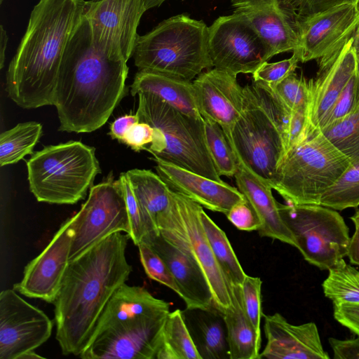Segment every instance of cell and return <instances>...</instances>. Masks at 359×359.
<instances>
[{
    "label": "cell",
    "mask_w": 359,
    "mask_h": 359,
    "mask_svg": "<svg viewBox=\"0 0 359 359\" xmlns=\"http://www.w3.org/2000/svg\"><path fill=\"white\" fill-rule=\"evenodd\" d=\"M321 132L351 161L359 158V109L343 121Z\"/></svg>",
    "instance_id": "36"
},
{
    "label": "cell",
    "mask_w": 359,
    "mask_h": 359,
    "mask_svg": "<svg viewBox=\"0 0 359 359\" xmlns=\"http://www.w3.org/2000/svg\"><path fill=\"white\" fill-rule=\"evenodd\" d=\"M128 67L97 48L83 15L65 49L53 105L59 130L91 133L103 126L126 93Z\"/></svg>",
    "instance_id": "2"
},
{
    "label": "cell",
    "mask_w": 359,
    "mask_h": 359,
    "mask_svg": "<svg viewBox=\"0 0 359 359\" xmlns=\"http://www.w3.org/2000/svg\"><path fill=\"white\" fill-rule=\"evenodd\" d=\"M34 358H43V357L36 354L35 351H30L24 354L20 359H34Z\"/></svg>",
    "instance_id": "52"
},
{
    "label": "cell",
    "mask_w": 359,
    "mask_h": 359,
    "mask_svg": "<svg viewBox=\"0 0 359 359\" xmlns=\"http://www.w3.org/2000/svg\"><path fill=\"white\" fill-rule=\"evenodd\" d=\"M85 0H39L6 73L8 97L23 109L53 105L67 44L83 15Z\"/></svg>",
    "instance_id": "3"
},
{
    "label": "cell",
    "mask_w": 359,
    "mask_h": 359,
    "mask_svg": "<svg viewBox=\"0 0 359 359\" xmlns=\"http://www.w3.org/2000/svg\"><path fill=\"white\" fill-rule=\"evenodd\" d=\"M243 111L226 133L237 157L272 187L278 166L285 154L282 135L260 107L250 90L244 87Z\"/></svg>",
    "instance_id": "11"
},
{
    "label": "cell",
    "mask_w": 359,
    "mask_h": 359,
    "mask_svg": "<svg viewBox=\"0 0 359 359\" xmlns=\"http://www.w3.org/2000/svg\"><path fill=\"white\" fill-rule=\"evenodd\" d=\"M302 18H309L341 4L359 0H287Z\"/></svg>",
    "instance_id": "44"
},
{
    "label": "cell",
    "mask_w": 359,
    "mask_h": 359,
    "mask_svg": "<svg viewBox=\"0 0 359 359\" xmlns=\"http://www.w3.org/2000/svg\"><path fill=\"white\" fill-rule=\"evenodd\" d=\"M129 239L127 233H112L69 261L53 303L55 338L63 355H80L107 304L128 279Z\"/></svg>",
    "instance_id": "1"
},
{
    "label": "cell",
    "mask_w": 359,
    "mask_h": 359,
    "mask_svg": "<svg viewBox=\"0 0 359 359\" xmlns=\"http://www.w3.org/2000/svg\"><path fill=\"white\" fill-rule=\"evenodd\" d=\"M53 323L14 289L0 293V359H20L50 337Z\"/></svg>",
    "instance_id": "15"
},
{
    "label": "cell",
    "mask_w": 359,
    "mask_h": 359,
    "mask_svg": "<svg viewBox=\"0 0 359 359\" xmlns=\"http://www.w3.org/2000/svg\"><path fill=\"white\" fill-rule=\"evenodd\" d=\"M126 202L130 232V238L137 245L147 236L158 233L154 222L135 196L126 172L119 176Z\"/></svg>",
    "instance_id": "35"
},
{
    "label": "cell",
    "mask_w": 359,
    "mask_h": 359,
    "mask_svg": "<svg viewBox=\"0 0 359 359\" xmlns=\"http://www.w3.org/2000/svg\"><path fill=\"white\" fill-rule=\"evenodd\" d=\"M193 86L202 117L230 128L239 118L244 106L245 93L236 76L217 68L201 72Z\"/></svg>",
    "instance_id": "20"
},
{
    "label": "cell",
    "mask_w": 359,
    "mask_h": 359,
    "mask_svg": "<svg viewBox=\"0 0 359 359\" xmlns=\"http://www.w3.org/2000/svg\"><path fill=\"white\" fill-rule=\"evenodd\" d=\"M200 219L215 257L230 287H241L247 274L243 269L226 233L203 208L200 211Z\"/></svg>",
    "instance_id": "29"
},
{
    "label": "cell",
    "mask_w": 359,
    "mask_h": 359,
    "mask_svg": "<svg viewBox=\"0 0 359 359\" xmlns=\"http://www.w3.org/2000/svg\"><path fill=\"white\" fill-rule=\"evenodd\" d=\"M73 238L72 218L65 220L43 250L25 266L13 285L21 294L53 304L69 262Z\"/></svg>",
    "instance_id": "16"
},
{
    "label": "cell",
    "mask_w": 359,
    "mask_h": 359,
    "mask_svg": "<svg viewBox=\"0 0 359 359\" xmlns=\"http://www.w3.org/2000/svg\"><path fill=\"white\" fill-rule=\"evenodd\" d=\"M8 35L3 25L0 26V68L2 69L4 65L6 49L8 43Z\"/></svg>",
    "instance_id": "49"
},
{
    "label": "cell",
    "mask_w": 359,
    "mask_h": 359,
    "mask_svg": "<svg viewBox=\"0 0 359 359\" xmlns=\"http://www.w3.org/2000/svg\"><path fill=\"white\" fill-rule=\"evenodd\" d=\"M359 25V1L330 8L300 22L301 62L318 60L351 38Z\"/></svg>",
    "instance_id": "17"
},
{
    "label": "cell",
    "mask_w": 359,
    "mask_h": 359,
    "mask_svg": "<svg viewBox=\"0 0 359 359\" xmlns=\"http://www.w3.org/2000/svg\"><path fill=\"white\" fill-rule=\"evenodd\" d=\"M318 61L314 78L309 81L308 118L311 134L319 126L357 70L353 36Z\"/></svg>",
    "instance_id": "19"
},
{
    "label": "cell",
    "mask_w": 359,
    "mask_h": 359,
    "mask_svg": "<svg viewBox=\"0 0 359 359\" xmlns=\"http://www.w3.org/2000/svg\"><path fill=\"white\" fill-rule=\"evenodd\" d=\"M93 1H95V2H97V1H102V0H92Z\"/></svg>",
    "instance_id": "54"
},
{
    "label": "cell",
    "mask_w": 359,
    "mask_h": 359,
    "mask_svg": "<svg viewBox=\"0 0 359 359\" xmlns=\"http://www.w3.org/2000/svg\"><path fill=\"white\" fill-rule=\"evenodd\" d=\"M278 208L295 238L296 248L309 264L329 270L347 255L349 230L337 210L319 205L278 202Z\"/></svg>",
    "instance_id": "10"
},
{
    "label": "cell",
    "mask_w": 359,
    "mask_h": 359,
    "mask_svg": "<svg viewBox=\"0 0 359 359\" xmlns=\"http://www.w3.org/2000/svg\"><path fill=\"white\" fill-rule=\"evenodd\" d=\"M262 284L259 277L245 276L241 288V297L244 312L257 332L261 334L260 323L264 316L262 308Z\"/></svg>",
    "instance_id": "40"
},
{
    "label": "cell",
    "mask_w": 359,
    "mask_h": 359,
    "mask_svg": "<svg viewBox=\"0 0 359 359\" xmlns=\"http://www.w3.org/2000/svg\"><path fill=\"white\" fill-rule=\"evenodd\" d=\"M351 163V159L319 130L285 153L272 189L288 204L319 205Z\"/></svg>",
    "instance_id": "7"
},
{
    "label": "cell",
    "mask_w": 359,
    "mask_h": 359,
    "mask_svg": "<svg viewBox=\"0 0 359 359\" xmlns=\"http://www.w3.org/2000/svg\"><path fill=\"white\" fill-rule=\"evenodd\" d=\"M328 271L322 285L325 296L333 305L359 304V270L343 259Z\"/></svg>",
    "instance_id": "32"
},
{
    "label": "cell",
    "mask_w": 359,
    "mask_h": 359,
    "mask_svg": "<svg viewBox=\"0 0 359 359\" xmlns=\"http://www.w3.org/2000/svg\"><path fill=\"white\" fill-rule=\"evenodd\" d=\"M231 305L223 311L227 330L229 359H259L262 335L246 316L240 286H231Z\"/></svg>",
    "instance_id": "27"
},
{
    "label": "cell",
    "mask_w": 359,
    "mask_h": 359,
    "mask_svg": "<svg viewBox=\"0 0 359 359\" xmlns=\"http://www.w3.org/2000/svg\"><path fill=\"white\" fill-rule=\"evenodd\" d=\"M351 219L355 226H359V210H355L354 215L351 217Z\"/></svg>",
    "instance_id": "53"
},
{
    "label": "cell",
    "mask_w": 359,
    "mask_h": 359,
    "mask_svg": "<svg viewBox=\"0 0 359 359\" xmlns=\"http://www.w3.org/2000/svg\"><path fill=\"white\" fill-rule=\"evenodd\" d=\"M145 11L144 0L86 1L84 15L94 46L110 57L127 62L133 56L137 27Z\"/></svg>",
    "instance_id": "14"
},
{
    "label": "cell",
    "mask_w": 359,
    "mask_h": 359,
    "mask_svg": "<svg viewBox=\"0 0 359 359\" xmlns=\"http://www.w3.org/2000/svg\"><path fill=\"white\" fill-rule=\"evenodd\" d=\"M359 109V76L357 71L321 121L318 130L328 129L343 121Z\"/></svg>",
    "instance_id": "37"
},
{
    "label": "cell",
    "mask_w": 359,
    "mask_h": 359,
    "mask_svg": "<svg viewBox=\"0 0 359 359\" xmlns=\"http://www.w3.org/2000/svg\"><path fill=\"white\" fill-rule=\"evenodd\" d=\"M237 158L238 167L234 175L236 182L238 190L254 208L262 222L258 230L259 235L296 248L295 238L280 215L278 202L272 194V187Z\"/></svg>",
    "instance_id": "24"
},
{
    "label": "cell",
    "mask_w": 359,
    "mask_h": 359,
    "mask_svg": "<svg viewBox=\"0 0 359 359\" xmlns=\"http://www.w3.org/2000/svg\"><path fill=\"white\" fill-rule=\"evenodd\" d=\"M208 27L184 14L160 22L137 38L133 50L138 70L191 81L213 67L208 47Z\"/></svg>",
    "instance_id": "5"
},
{
    "label": "cell",
    "mask_w": 359,
    "mask_h": 359,
    "mask_svg": "<svg viewBox=\"0 0 359 359\" xmlns=\"http://www.w3.org/2000/svg\"><path fill=\"white\" fill-rule=\"evenodd\" d=\"M269 86L292 111L305 110L308 112L309 84L304 76L299 77L293 73L276 85Z\"/></svg>",
    "instance_id": "38"
},
{
    "label": "cell",
    "mask_w": 359,
    "mask_h": 359,
    "mask_svg": "<svg viewBox=\"0 0 359 359\" xmlns=\"http://www.w3.org/2000/svg\"><path fill=\"white\" fill-rule=\"evenodd\" d=\"M355 227V232L350 238L346 256L351 264L359 266V226Z\"/></svg>",
    "instance_id": "48"
},
{
    "label": "cell",
    "mask_w": 359,
    "mask_h": 359,
    "mask_svg": "<svg viewBox=\"0 0 359 359\" xmlns=\"http://www.w3.org/2000/svg\"><path fill=\"white\" fill-rule=\"evenodd\" d=\"M137 246L147 276L169 287L180 297V289L163 259L147 243L141 242Z\"/></svg>",
    "instance_id": "39"
},
{
    "label": "cell",
    "mask_w": 359,
    "mask_h": 359,
    "mask_svg": "<svg viewBox=\"0 0 359 359\" xmlns=\"http://www.w3.org/2000/svg\"><path fill=\"white\" fill-rule=\"evenodd\" d=\"M319 205L343 210L359 206V158L320 198Z\"/></svg>",
    "instance_id": "33"
},
{
    "label": "cell",
    "mask_w": 359,
    "mask_h": 359,
    "mask_svg": "<svg viewBox=\"0 0 359 359\" xmlns=\"http://www.w3.org/2000/svg\"><path fill=\"white\" fill-rule=\"evenodd\" d=\"M154 129L145 122H138L132 126L126 133L121 142L127 144L133 150H146L147 145L153 141Z\"/></svg>",
    "instance_id": "43"
},
{
    "label": "cell",
    "mask_w": 359,
    "mask_h": 359,
    "mask_svg": "<svg viewBox=\"0 0 359 359\" xmlns=\"http://www.w3.org/2000/svg\"><path fill=\"white\" fill-rule=\"evenodd\" d=\"M208 47L213 67L236 76L252 74L274 56L248 20L235 13L208 27Z\"/></svg>",
    "instance_id": "13"
},
{
    "label": "cell",
    "mask_w": 359,
    "mask_h": 359,
    "mask_svg": "<svg viewBox=\"0 0 359 359\" xmlns=\"http://www.w3.org/2000/svg\"><path fill=\"white\" fill-rule=\"evenodd\" d=\"M226 216L241 231H258L262 225L257 214L247 199L233 205Z\"/></svg>",
    "instance_id": "42"
},
{
    "label": "cell",
    "mask_w": 359,
    "mask_h": 359,
    "mask_svg": "<svg viewBox=\"0 0 359 359\" xmlns=\"http://www.w3.org/2000/svg\"><path fill=\"white\" fill-rule=\"evenodd\" d=\"M169 313L168 302L143 287L124 283L107 304L79 357L156 359Z\"/></svg>",
    "instance_id": "4"
},
{
    "label": "cell",
    "mask_w": 359,
    "mask_h": 359,
    "mask_svg": "<svg viewBox=\"0 0 359 359\" xmlns=\"http://www.w3.org/2000/svg\"><path fill=\"white\" fill-rule=\"evenodd\" d=\"M292 53L288 59L272 63L264 62L252 74L253 81L273 86L294 73L301 61L299 53L297 51Z\"/></svg>",
    "instance_id": "41"
},
{
    "label": "cell",
    "mask_w": 359,
    "mask_h": 359,
    "mask_svg": "<svg viewBox=\"0 0 359 359\" xmlns=\"http://www.w3.org/2000/svg\"><path fill=\"white\" fill-rule=\"evenodd\" d=\"M170 203L157 222L159 233L203 272L215 304L222 312L231 305V287L212 250L200 219L202 206L170 188Z\"/></svg>",
    "instance_id": "9"
},
{
    "label": "cell",
    "mask_w": 359,
    "mask_h": 359,
    "mask_svg": "<svg viewBox=\"0 0 359 359\" xmlns=\"http://www.w3.org/2000/svg\"><path fill=\"white\" fill-rule=\"evenodd\" d=\"M42 134V126L35 121L20 123L0 135V165L18 163L33 154Z\"/></svg>",
    "instance_id": "31"
},
{
    "label": "cell",
    "mask_w": 359,
    "mask_h": 359,
    "mask_svg": "<svg viewBox=\"0 0 359 359\" xmlns=\"http://www.w3.org/2000/svg\"><path fill=\"white\" fill-rule=\"evenodd\" d=\"M133 96L154 95L180 111L196 118L202 117L196 100L193 83L158 72L138 70L130 86Z\"/></svg>",
    "instance_id": "26"
},
{
    "label": "cell",
    "mask_w": 359,
    "mask_h": 359,
    "mask_svg": "<svg viewBox=\"0 0 359 359\" xmlns=\"http://www.w3.org/2000/svg\"><path fill=\"white\" fill-rule=\"evenodd\" d=\"M156 359H201L184 321L182 311L168 315L163 333V343Z\"/></svg>",
    "instance_id": "30"
},
{
    "label": "cell",
    "mask_w": 359,
    "mask_h": 359,
    "mask_svg": "<svg viewBox=\"0 0 359 359\" xmlns=\"http://www.w3.org/2000/svg\"><path fill=\"white\" fill-rule=\"evenodd\" d=\"M231 6L233 13L248 20L273 55L299 48L302 18L287 0H231Z\"/></svg>",
    "instance_id": "18"
},
{
    "label": "cell",
    "mask_w": 359,
    "mask_h": 359,
    "mask_svg": "<svg viewBox=\"0 0 359 359\" xmlns=\"http://www.w3.org/2000/svg\"><path fill=\"white\" fill-rule=\"evenodd\" d=\"M166 0H144L145 10L159 6Z\"/></svg>",
    "instance_id": "51"
},
{
    "label": "cell",
    "mask_w": 359,
    "mask_h": 359,
    "mask_svg": "<svg viewBox=\"0 0 359 359\" xmlns=\"http://www.w3.org/2000/svg\"><path fill=\"white\" fill-rule=\"evenodd\" d=\"M147 243L163 259L181 292L187 309H205L213 304L212 293L201 268L159 232L145 237Z\"/></svg>",
    "instance_id": "23"
},
{
    "label": "cell",
    "mask_w": 359,
    "mask_h": 359,
    "mask_svg": "<svg viewBox=\"0 0 359 359\" xmlns=\"http://www.w3.org/2000/svg\"><path fill=\"white\" fill-rule=\"evenodd\" d=\"M126 174L138 201L157 229L158 219L170 206V187L158 174L149 170L135 168Z\"/></svg>",
    "instance_id": "28"
},
{
    "label": "cell",
    "mask_w": 359,
    "mask_h": 359,
    "mask_svg": "<svg viewBox=\"0 0 359 359\" xmlns=\"http://www.w3.org/2000/svg\"><path fill=\"white\" fill-rule=\"evenodd\" d=\"M353 46L355 52L357 60V73L359 76V25L353 36Z\"/></svg>",
    "instance_id": "50"
},
{
    "label": "cell",
    "mask_w": 359,
    "mask_h": 359,
    "mask_svg": "<svg viewBox=\"0 0 359 359\" xmlns=\"http://www.w3.org/2000/svg\"><path fill=\"white\" fill-rule=\"evenodd\" d=\"M329 343L334 359H359V336L344 340L331 337Z\"/></svg>",
    "instance_id": "46"
},
{
    "label": "cell",
    "mask_w": 359,
    "mask_h": 359,
    "mask_svg": "<svg viewBox=\"0 0 359 359\" xmlns=\"http://www.w3.org/2000/svg\"><path fill=\"white\" fill-rule=\"evenodd\" d=\"M334 317L341 325L359 336V304L334 305Z\"/></svg>",
    "instance_id": "45"
},
{
    "label": "cell",
    "mask_w": 359,
    "mask_h": 359,
    "mask_svg": "<svg viewBox=\"0 0 359 359\" xmlns=\"http://www.w3.org/2000/svg\"><path fill=\"white\" fill-rule=\"evenodd\" d=\"M150 159L156 163L157 174L172 190L210 210L226 215L233 205L246 200L238 189L224 181L213 180L155 156Z\"/></svg>",
    "instance_id": "21"
},
{
    "label": "cell",
    "mask_w": 359,
    "mask_h": 359,
    "mask_svg": "<svg viewBox=\"0 0 359 359\" xmlns=\"http://www.w3.org/2000/svg\"><path fill=\"white\" fill-rule=\"evenodd\" d=\"M203 121L207 145L217 173L220 177H234L238 158L226 133L217 123L205 118Z\"/></svg>",
    "instance_id": "34"
},
{
    "label": "cell",
    "mask_w": 359,
    "mask_h": 359,
    "mask_svg": "<svg viewBox=\"0 0 359 359\" xmlns=\"http://www.w3.org/2000/svg\"><path fill=\"white\" fill-rule=\"evenodd\" d=\"M263 316L267 342L259 359L330 358L315 323L292 325L278 313Z\"/></svg>",
    "instance_id": "22"
},
{
    "label": "cell",
    "mask_w": 359,
    "mask_h": 359,
    "mask_svg": "<svg viewBox=\"0 0 359 359\" xmlns=\"http://www.w3.org/2000/svg\"><path fill=\"white\" fill-rule=\"evenodd\" d=\"M3 2V0H0V4H1Z\"/></svg>",
    "instance_id": "55"
},
{
    "label": "cell",
    "mask_w": 359,
    "mask_h": 359,
    "mask_svg": "<svg viewBox=\"0 0 359 359\" xmlns=\"http://www.w3.org/2000/svg\"><path fill=\"white\" fill-rule=\"evenodd\" d=\"M27 168L29 190L36 199L60 205L83 199L101 172L95 149L73 140L33 152Z\"/></svg>",
    "instance_id": "8"
},
{
    "label": "cell",
    "mask_w": 359,
    "mask_h": 359,
    "mask_svg": "<svg viewBox=\"0 0 359 359\" xmlns=\"http://www.w3.org/2000/svg\"><path fill=\"white\" fill-rule=\"evenodd\" d=\"M138 122L140 118L137 113L120 116L111 124L109 134L112 139L121 142L128 130Z\"/></svg>",
    "instance_id": "47"
},
{
    "label": "cell",
    "mask_w": 359,
    "mask_h": 359,
    "mask_svg": "<svg viewBox=\"0 0 359 359\" xmlns=\"http://www.w3.org/2000/svg\"><path fill=\"white\" fill-rule=\"evenodd\" d=\"M137 114L140 121L154 129L147 147L152 156L174 165L222 182L209 151L203 118L191 117L154 95H138Z\"/></svg>",
    "instance_id": "6"
},
{
    "label": "cell",
    "mask_w": 359,
    "mask_h": 359,
    "mask_svg": "<svg viewBox=\"0 0 359 359\" xmlns=\"http://www.w3.org/2000/svg\"><path fill=\"white\" fill-rule=\"evenodd\" d=\"M73 238L69 261L109 235L124 232L130 224L121 180L111 172L100 183L92 186L86 202L72 217Z\"/></svg>",
    "instance_id": "12"
},
{
    "label": "cell",
    "mask_w": 359,
    "mask_h": 359,
    "mask_svg": "<svg viewBox=\"0 0 359 359\" xmlns=\"http://www.w3.org/2000/svg\"><path fill=\"white\" fill-rule=\"evenodd\" d=\"M182 315L201 359H229L224 313L215 303L205 309L186 308Z\"/></svg>",
    "instance_id": "25"
}]
</instances>
